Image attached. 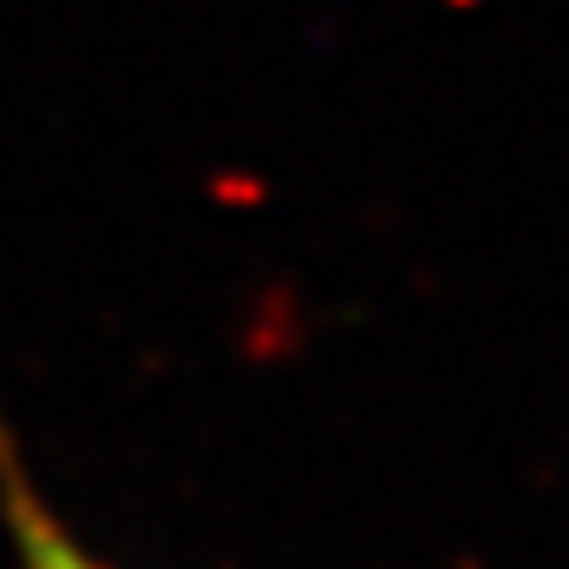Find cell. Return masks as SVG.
Instances as JSON below:
<instances>
[{"mask_svg":"<svg viewBox=\"0 0 569 569\" xmlns=\"http://www.w3.org/2000/svg\"><path fill=\"white\" fill-rule=\"evenodd\" d=\"M0 529H7V547H12L18 569H111L47 506V495L30 477V459H23L18 436L7 425V412H0Z\"/></svg>","mask_w":569,"mask_h":569,"instance_id":"6da1fadb","label":"cell"}]
</instances>
